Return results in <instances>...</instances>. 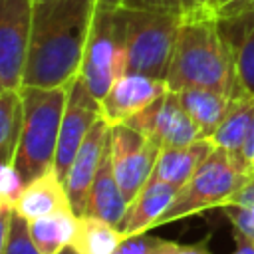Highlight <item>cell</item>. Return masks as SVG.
<instances>
[{
    "label": "cell",
    "mask_w": 254,
    "mask_h": 254,
    "mask_svg": "<svg viewBox=\"0 0 254 254\" xmlns=\"http://www.w3.org/2000/svg\"><path fill=\"white\" fill-rule=\"evenodd\" d=\"M127 125L141 131L161 149H175L202 139L194 121L189 117L177 93L171 89L147 109L131 117Z\"/></svg>",
    "instance_id": "10"
},
{
    "label": "cell",
    "mask_w": 254,
    "mask_h": 254,
    "mask_svg": "<svg viewBox=\"0 0 254 254\" xmlns=\"http://www.w3.org/2000/svg\"><path fill=\"white\" fill-rule=\"evenodd\" d=\"M206 244H208V238H202L200 242H192V244H179L177 242L169 254H212Z\"/></svg>",
    "instance_id": "31"
},
{
    "label": "cell",
    "mask_w": 254,
    "mask_h": 254,
    "mask_svg": "<svg viewBox=\"0 0 254 254\" xmlns=\"http://www.w3.org/2000/svg\"><path fill=\"white\" fill-rule=\"evenodd\" d=\"M64 208H71V202H69L65 183L58 177L54 169L26 183L14 206V210L26 220H36Z\"/></svg>",
    "instance_id": "14"
},
{
    "label": "cell",
    "mask_w": 254,
    "mask_h": 254,
    "mask_svg": "<svg viewBox=\"0 0 254 254\" xmlns=\"http://www.w3.org/2000/svg\"><path fill=\"white\" fill-rule=\"evenodd\" d=\"M109 133H111V125L101 117L91 127V131L87 133L85 141L81 143L79 151L75 153L69 165V171L65 177V189L69 194L71 208L77 216L85 214V204H87L91 183L109 149Z\"/></svg>",
    "instance_id": "12"
},
{
    "label": "cell",
    "mask_w": 254,
    "mask_h": 254,
    "mask_svg": "<svg viewBox=\"0 0 254 254\" xmlns=\"http://www.w3.org/2000/svg\"><path fill=\"white\" fill-rule=\"evenodd\" d=\"M28 228L42 254H58L62 248L71 244L77 230V214L71 208L56 210L48 216L28 220Z\"/></svg>",
    "instance_id": "19"
},
{
    "label": "cell",
    "mask_w": 254,
    "mask_h": 254,
    "mask_svg": "<svg viewBox=\"0 0 254 254\" xmlns=\"http://www.w3.org/2000/svg\"><path fill=\"white\" fill-rule=\"evenodd\" d=\"M97 0H36L22 85L60 87L79 73Z\"/></svg>",
    "instance_id": "1"
},
{
    "label": "cell",
    "mask_w": 254,
    "mask_h": 254,
    "mask_svg": "<svg viewBox=\"0 0 254 254\" xmlns=\"http://www.w3.org/2000/svg\"><path fill=\"white\" fill-rule=\"evenodd\" d=\"M250 177H254V173L238 157L216 147L206 157V161L194 171L189 183L179 189L175 200L159 218L157 226L198 214L206 208L226 206L234 192Z\"/></svg>",
    "instance_id": "4"
},
{
    "label": "cell",
    "mask_w": 254,
    "mask_h": 254,
    "mask_svg": "<svg viewBox=\"0 0 254 254\" xmlns=\"http://www.w3.org/2000/svg\"><path fill=\"white\" fill-rule=\"evenodd\" d=\"M234 236V252L232 254H254V240L246 238L238 232H232Z\"/></svg>",
    "instance_id": "32"
},
{
    "label": "cell",
    "mask_w": 254,
    "mask_h": 254,
    "mask_svg": "<svg viewBox=\"0 0 254 254\" xmlns=\"http://www.w3.org/2000/svg\"><path fill=\"white\" fill-rule=\"evenodd\" d=\"M238 159L254 173V119H252V123H250V129H248V133H246V139H244V143H242V149H240Z\"/></svg>",
    "instance_id": "30"
},
{
    "label": "cell",
    "mask_w": 254,
    "mask_h": 254,
    "mask_svg": "<svg viewBox=\"0 0 254 254\" xmlns=\"http://www.w3.org/2000/svg\"><path fill=\"white\" fill-rule=\"evenodd\" d=\"M34 8L36 0H0V87H22Z\"/></svg>",
    "instance_id": "8"
},
{
    "label": "cell",
    "mask_w": 254,
    "mask_h": 254,
    "mask_svg": "<svg viewBox=\"0 0 254 254\" xmlns=\"http://www.w3.org/2000/svg\"><path fill=\"white\" fill-rule=\"evenodd\" d=\"M127 71L165 79L179 26L185 16L151 10H125ZM125 71V73H127Z\"/></svg>",
    "instance_id": "5"
},
{
    "label": "cell",
    "mask_w": 254,
    "mask_h": 254,
    "mask_svg": "<svg viewBox=\"0 0 254 254\" xmlns=\"http://www.w3.org/2000/svg\"><path fill=\"white\" fill-rule=\"evenodd\" d=\"M250 8H254V0H210L206 6V10L214 18L232 16L242 10H250Z\"/></svg>",
    "instance_id": "28"
},
{
    "label": "cell",
    "mask_w": 254,
    "mask_h": 254,
    "mask_svg": "<svg viewBox=\"0 0 254 254\" xmlns=\"http://www.w3.org/2000/svg\"><path fill=\"white\" fill-rule=\"evenodd\" d=\"M216 20L232 52L240 85L248 95H254V8Z\"/></svg>",
    "instance_id": "13"
},
{
    "label": "cell",
    "mask_w": 254,
    "mask_h": 254,
    "mask_svg": "<svg viewBox=\"0 0 254 254\" xmlns=\"http://www.w3.org/2000/svg\"><path fill=\"white\" fill-rule=\"evenodd\" d=\"M181 105L189 113V117L194 121L198 133L202 139H212L214 131L222 123L232 97L206 89V87H187L181 91H175Z\"/></svg>",
    "instance_id": "18"
},
{
    "label": "cell",
    "mask_w": 254,
    "mask_h": 254,
    "mask_svg": "<svg viewBox=\"0 0 254 254\" xmlns=\"http://www.w3.org/2000/svg\"><path fill=\"white\" fill-rule=\"evenodd\" d=\"M222 212L230 220L232 232H238V234L254 240V212L250 208L228 204V206H222Z\"/></svg>",
    "instance_id": "27"
},
{
    "label": "cell",
    "mask_w": 254,
    "mask_h": 254,
    "mask_svg": "<svg viewBox=\"0 0 254 254\" xmlns=\"http://www.w3.org/2000/svg\"><path fill=\"white\" fill-rule=\"evenodd\" d=\"M127 71L125 12L121 6H95L79 75L101 101L107 89Z\"/></svg>",
    "instance_id": "6"
},
{
    "label": "cell",
    "mask_w": 254,
    "mask_h": 254,
    "mask_svg": "<svg viewBox=\"0 0 254 254\" xmlns=\"http://www.w3.org/2000/svg\"><path fill=\"white\" fill-rule=\"evenodd\" d=\"M129 208V202L115 179L113 167H111V157L109 149L103 157V163L91 183L89 194H87V204H85V214L107 220L115 226L121 224L125 212Z\"/></svg>",
    "instance_id": "17"
},
{
    "label": "cell",
    "mask_w": 254,
    "mask_h": 254,
    "mask_svg": "<svg viewBox=\"0 0 254 254\" xmlns=\"http://www.w3.org/2000/svg\"><path fill=\"white\" fill-rule=\"evenodd\" d=\"M254 119V95H240L230 101V107L212 135V143L218 149L232 153L234 157L240 155L242 143Z\"/></svg>",
    "instance_id": "21"
},
{
    "label": "cell",
    "mask_w": 254,
    "mask_h": 254,
    "mask_svg": "<svg viewBox=\"0 0 254 254\" xmlns=\"http://www.w3.org/2000/svg\"><path fill=\"white\" fill-rule=\"evenodd\" d=\"M177 242L151 236L147 232L125 236L113 254H169Z\"/></svg>",
    "instance_id": "24"
},
{
    "label": "cell",
    "mask_w": 254,
    "mask_h": 254,
    "mask_svg": "<svg viewBox=\"0 0 254 254\" xmlns=\"http://www.w3.org/2000/svg\"><path fill=\"white\" fill-rule=\"evenodd\" d=\"M196 2H198V4H200V6H202V8H206V6H208V2H210V0H196Z\"/></svg>",
    "instance_id": "34"
},
{
    "label": "cell",
    "mask_w": 254,
    "mask_h": 254,
    "mask_svg": "<svg viewBox=\"0 0 254 254\" xmlns=\"http://www.w3.org/2000/svg\"><path fill=\"white\" fill-rule=\"evenodd\" d=\"M123 238L125 236L119 226L89 214H81L77 216V230L71 246L79 254H113Z\"/></svg>",
    "instance_id": "22"
},
{
    "label": "cell",
    "mask_w": 254,
    "mask_h": 254,
    "mask_svg": "<svg viewBox=\"0 0 254 254\" xmlns=\"http://www.w3.org/2000/svg\"><path fill=\"white\" fill-rule=\"evenodd\" d=\"M58 254H79V252H77V250H75V248H73V246L69 244V246H65V248H62V250H60Z\"/></svg>",
    "instance_id": "33"
},
{
    "label": "cell",
    "mask_w": 254,
    "mask_h": 254,
    "mask_svg": "<svg viewBox=\"0 0 254 254\" xmlns=\"http://www.w3.org/2000/svg\"><path fill=\"white\" fill-rule=\"evenodd\" d=\"M125 10H151V12H169L179 16H190L204 10L196 0H121Z\"/></svg>",
    "instance_id": "25"
},
{
    "label": "cell",
    "mask_w": 254,
    "mask_h": 254,
    "mask_svg": "<svg viewBox=\"0 0 254 254\" xmlns=\"http://www.w3.org/2000/svg\"><path fill=\"white\" fill-rule=\"evenodd\" d=\"M101 101L93 95L87 83L77 73L67 85V101L62 117L60 137H58V151L54 161V171L65 183L69 165L79 151L81 143L85 141L91 127L101 119Z\"/></svg>",
    "instance_id": "9"
},
{
    "label": "cell",
    "mask_w": 254,
    "mask_h": 254,
    "mask_svg": "<svg viewBox=\"0 0 254 254\" xmlns=\"http://www.w3.org/2000/svg\"><path fill=\"white\" fill-rule=\"evenodd\" d=\"M214 149L216 145L212 143V139H198L183 147L163 149L149 183H169L185 187Z\"/></svg>",
    "instance_id": "16"
},
{
    "label": "cell",
    "mask_w": 254,
    "mask_h": 254,
    "mask_svg": "<svg viewBox=\"0 0 254 254\" xmlns=\"http://www.w3.org/2000/svg\"><path fill=\"white\" fill-rule=\"evenodd\" d=\"M24 125L14 167L26 183L54 169L62 117L67 101V85L28 87L22 85Z\"/></svg>",
    "instance_id": "3"
},
{
    "label": "cell",
    "mask_w": 254,
    "mask_h": 254,
    "mask_svg": "<svg viewBox=\"0 0 254 254\" xmlns=\"http://www.w3.org/2000/svg\"><path fill=\"white\" fill-rule=\"evenodd\" d=\"M167 85L171 91L206 87L232 99L246 95L218 20L206 8L183 18L167 71Z\"/></svg>",
    "instance_id": "2"
},
{
    "label": "cell",
    "mask_w": 254,
    "mask_h": 254,
    "mask_svg": "<svg viewBox=\"0 0 254 254\" xmlns=\"http://www.w3.org/2000/svg\"><path fill=\"white\" fill-rule=\"evenodd\" d=\"M181 187L169 183H147L139 196L129 204L119 230L123 236L141 234L151 228H157L159 218L167 212L171 202L175 200Z\"/></svg>",
    "instance_id": "15"
},
{
    "label": "cell",
    "mask_w": 254,
    "mask_h": 254,
    "mask_svg": "<svg viewBox=\"0 0 254 254\" xmlns=\"http://www.w3.org/2000/svg\"><path fill=\"white\" fill-rule=\"evenodd\" d=\"M0 254H42L30 236L28 220L18 212H14L8 234L0 238Z\"/></svg>",
    "instance_id": "23"
},
{
    "label": "cell",
    "mask_w": 254,
    "mask_h": 254,
    "mask_svg": "<svg viewBox=\"0 0 254 254\" xmlns=\"http://www.w3.org/2000/svg\"><path fill=\"white\" fill-rule=\"evenodd\" d=\"M228 204L244 206V208H252V206H254V177H250V179L234 192V196L228 200ZM228 204H226V206H228Z\"/></svg>",
    "instance_id": "29"
},
{
    "label": "cell",
    "mask_w": 254,
    "mask_h": 254,
    "mask_svg": "<svg viewBox=\"0 0 254 254\" xmlns=\"http://www.w3.org/2000/svg\"><path fill=\"white\" fill-rule=\"evenodd\" d=\"M24 125L22 91L0 87V165H10L16 159Z\"/></svg>",
    "instance_id": "20"
},
{
    "label": "cell",
    "mask_w": 254,
    "mask_h": 254,
    "mask_svg": "<svg viewBox=\"0 0 254 254\" xmlns=\"http://www.w3.org/2000/svg\"><path fill=\"white\" fill-rule=\"evenodd\" d=\"M24 187H26V181L22 179L14 163L0 165V204L16 206V200L20 198Z\"/></svg>",
    "instance_id": "26"
},
{
    "label": "cell",
    "mask_w": 254,
    "mask_h": 254,
    "mask_svg": "<svg viewBox=\"0 0 254 254\" xmlns=\"http://www.w3.org/2000/svg\"><path fill=\"white\" fill-rule=\"evenodd\" d=\"M250 210H252V212H254V206H252V208H250Z\"/></svg>",
    "instance_id": "35"
},
{
    "label": "cell",
    "mask_w": 254,
    "mask_h": 254,
    "mask_svg": "<svg viewBox=\"0 0 254 254\" xmlns=\"http://www.w3.org/2000/svg\"><path fill=\"white\" fill-rule=\"evenodd\" d=\"M161 147L145 137L141 131L127 123L111 125L109 133V157L115 179L131 204L149 183L153 169L159 161Z\"/></svg>",
    "instance_id": "7"
},
{
    "label": "cell",
    "mask_w": 254,
    "mask_h": 254,
    "mask_svg": "<svg viewBox=\"0 0 254 254\" xmlns=\"http://www.w3.org/2000/svg\"><path fill=\"white\" fill-rule=\"evenodd\" d=\"M169 91L165 79L143 73H123L101 97V115L109 125L127 123Z\"/></svg>",
    "instance_id": "11"
}]
</instances>
